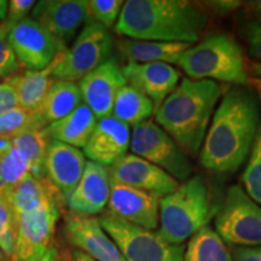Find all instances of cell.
<instances>
[{"label": "cell", "mask_w": 261, "mask_h": 261, "mask_svg": "<svg viewBox=\"0 0 261 261\" xmlns=\"http://www.w3.org/2000/svg\"><path fill=\"white\" fill-rule=\"evenodd\" d=\"M246 194L261 207V125L242 174Z\"/></svg>", "instance_id": "32"}, {"label": "cell", "mask_w": 261, "mask_h": 261, "mask_svg": "<svg viewBox=\"0 0 261 261\" xmlns=\"http://www.w3.org/2000/svg\"><path fill=\"white\" fill-rule=\"evenodd\" d=\"M67 240L94 261H126L119 247L108 234L98 218L70 213L65 215Z\"/></svg>", "instance_id": "13"}, {"label": "cell", "mask_w": 261, "mask_h": 261, "mask_svg": "<svg viewBox=\"0 0 261 261\" xmlns=\"http://www.w3.org/2000/svg\"><path fill=\"white\" fill-rule=\"evenodd\" d=\"M259 100H260V103H261V94L259 93Z\"/></svg>", "instance_id": "46"}, {"label": "cell", "mask_w": 261, "mask_h": 261, "mask_svg": "<svg viewBox=\"0 0 261 261\" xmlns=\"http://www.w3.org/2000/svg\"><path fill=\"white\" fill-rule=\"evenodd\" d=\"M260 127V100L244 86H232L213 114L200 150L208 171L233 173L246 161Z\"/></svg>", "instance_id": "1"}, {"label": "cell", "mask_w": 261, "mask_h": 261, "mask_svg": "<svg viewBox=\"0 0 261 261\" xmlns=\"http://www.w3.org/2000/svg\"><path fill=\"white\" fill-rule=\"evenodd\" d=\"M129 144L130 127L110 115L98 120L84 148V155L90 161L110 167L127 155Z\"/></svg>", "instance_id": "17"}, {"label": "cell", "mask_w": 261, "mask_h": 261, "mask_svg": "<svg viewBox=\"0 0 261 261\" xmlns=\"http://www.w3.org/2000/svg\"><path fill=\"white\" fill-rule=\"evenodd\" d=\"M83 103L77 84L55 79L38 113L46 125L60 121Z\"/></svg>", "instance_id": "25"}, {"label": "cell", "mask_w": 261, "mask_h": 261, "mask_svg": "<svg viewBox=\"0 0 261 261\" xmlns=\"http://www.w3.org/2000/svg\"><path fill=\"white\" fill-rule=\"evenodd\" d=\"M122 6L121 0H90L87 2L86 22H94L109 31L116 24Z\"/></svg>", "instance_id": "34"}, {"label": "cell", "mask_w": 261, "mask_h": 261, "mask_svg": "<svg viewBox=\"0 0 261 261\" xmlns=\"http://www.w3.org/2000/svg\"><path fill=\"white\" fill-rule=\"evenodd\" d=\"M35 2L33 0H11L9 3V12L6 22L14 25L25 18V15L34 8Z\"/></svg>", "instance_id": "36"}, {"label": "cell", "mask_w": 261, "mask_h": 261, "mask_svg": "<svg viewBox=\"0 0 261 261\" xmlns=\"http://www.w3.org/2000/svg\"><path fill=\"white\" fill-rule=\"evenodd\" d=\"M109 196L110 178L108 167L87 161L79 184L65 200V203L71 213L93 217L104 211Z\"/></svg>", "instance_id": "18"}, {"label": "cell", "mask_w": 261, "mask_h": 261, "mask_svg": "<svg viewBox=\"0 0 261 261\" xmlns=\"http://www.w3.org/2000/svg\"><path fill=\"white\" fill-rule=\"evenodd\" d=\"M55 67L56 58L45 69L28 70L21 75H14L6 80V83L14 87L19 108L29 112H38L55 81L52 77Z\"/></svg>", "instance_id": "23"}, {"label": "cell", "mask_w": 261, "mask_h": 261, "mask_svg": "<svg viewBox=\"0 0 261 261\" xmlns=\"http://www.w3.org/2000/svg\"><path fill=\"white\" fill-rule=\"evenodd\" d=\"M160 198L150 192L110 181L108 212L127 223L152 231L159 225Z\"/></svg>", "instance_id": "15"}, {"label": "cell", "mask_w": 261, "mask_h": 261, "mask_svg": "<svg viewBox=\"0 0 261 261\" xmlns=\"http://www.w3.org/2000/svg\"><path fill=\"white\" fill-rule=\"evenodd\" d=\"M86 0H42L33 8V19L67 45L86 22Z\"/></svg>", "instance_id": "16"}, {"label": "cell", "mask_w": 261, "mask_h": 261, "mask_svg": "<svg viewBox=\"0 0 261 261\" xmlns=\"http://www.w3.org/2000/svg\"><path fill=\"white\" fill-rule=\"evenodd\" d=\"M12 25L4 22L0 24V77L14 75L19 69V62L9 41V32Z\"/></svg>", "instance_id": "35"}, {"label": "cell", "mask_w": 261, "mask_h": 261, "mask_svg": "<svg viewBox=\"0 0 261 261\" xmlns=\"http://www.w3.org/2000/svg\"><path fill=\"white\" fill-rule=\"evenodd\" d=\"M0 168L8 192L31 173V165L12 144L0 155Z\"/></svg>", "instance_id": "31"}, {"label": "cell", "mask_w": 261, "mask_h": 261, "mask_svg": "<svg viewBox=\"0 0 261 261\" xmlns=\"http://www.w3.org/2000/svg\"><path fill=\"white\" fill-rule=\"evenodd\" d=\"M0 261H6V260H0Z\"/></svg>", "instance_id": "47"}, {"label": "cell", "mask_w": 261, "mask_h": 261, "mask_svg": "<svg viewBox=\"0 0 261 261\" xmlns=\"http://www.w3.org/2000/svg\"><path fill=\"white\" fill-rule=\"evenodd\" d=\"M252 69L254 71V74H255L256 76H259L260 80H261V63H253L252 64Z\"/></svg>", "instance_id": "42"}, {"label": "cell", "mask_w": 261, "mask_h": 261, "mask_svg": "<svg viewBox=\"0 0 261 261\" xmlns=\"http://www.w3.org/2000/svg\"><path fill=\"white\" fill-rule=\"evenodd\" d=\"M233 261H261L257 248L238 247L233 250Z\"/></svg>", "instance_id": "38"}, {"label": "cell", "mask_w": 261, "mask_h": 261, "mask_svg": "<svg viewBox=\"0 0 261 261\" xmlns=\"http://www.w3.org/2000/svg\"><path fill=\"white\" fill-rule=\"evenodd\" d=\"M0 260H5V256H4V254L2 253V250H0Z\"/></svg>", "instance_id": "44"}, {"label": "cell", "mask_w": 261, "mask_h": 261, "mask_svg": "<svg viewBox=\"0 0 261 261\" xmlns=\"http://www.w3.org/2000/svg\"><path fill=\"white\" fill-rule=\"evenodd\" d=\"M114 40L103 25L86 22L73 45L56 57L54 79L75 83L110 58Z\"/></svg>", "instance_id": "7"}, {"label": "cell", "mask_w": 261, "mask_h": 261, "mask_svg": "<svg viewBox=\"0 0 261 261\" xmlns=\"http://www.w3.org/2000/svg\"><path fill=\"white\" fill-rule=\"evenodd\" d=\"M215 228L224 242L240 247H261V207L242 188L232 185L215 218Z\"/></svg>", "instance_id": "9"}, {"label": "cell", "mask_w": 261, "mask_h": 261, "mask_svg": "<svg viewBox=\"0 0 261 261\" xmlns=\"http://www.w3.org/2000/svg\"><path fill=\"white\" fill-rule=\"evenodd\" d=\"M97 121L98 119L92 110L85 103H81L69 115L48 125L46 132L51 140L84 149L92 135Z\"/></svg>", "instance_id": "21"}, {"label": "cell", "mask_w": 261, "mask_h": 261, "mask_svg": "<svg viewBox=\"0 0 261 261\" xmlns=\"http://www.w3.org/2000/svg\"><path fill=\"white\" fill-rule=\"evenodd\" d=\"M192 46L187 42H165L122 39L117 47L130 63H167L177 64L184 51Z\"/></svg>", "instance_id": "22"}, {"label": "cell", "mask_w": 261, "mask_h": 261, "mask_svg": "<svg viewBox=\"0 0 261 261\" xmlns=\"http://www.w3.org/2000/svg\"><path fill=\"white\" fill-rule=\"evenodd\" d=\"M184 261H232V256L219 234L204 226L189 240Z\"/></svg>", "instance_id": "27"}, {"label": "cell", "mask_w": 261, "mask_h": 261, "mask_svg": "<svg viewBox=\"0 0 261 261\" xmlns=\"http://www.w3.org/2000/svg\"><path fill=\"white\" fill-rule=\"evenodd\" d=\"M60 261H94L92 257H90L87 254L81 252L79 249H74L71 252L67 253L63 257H60Z\"/></svg>", "instance_id": "39"}, {"label": "cell", "mask_w": 261, "mask_h": 261, "mask_svg": "<svg viewBox=\"0 0 261 261\" xmlns=\"http://www.w3.org/2000/svg\"><path fill=\"white\" fill-rule=\"evenodd\" d=\"M108 171L110 181L150 192L159 197L171 194L179 187V181L168 173L133 154L123 156L108 167Z\"/></svg>", "instance_id": "12"}, {"label": "cell", "mask_w": 261, "mask_h": 261, "mask_svg": "<svg viewBox=\"0 0 261 261\" xmlns=\"http://www.w3.org/2000/svg\"><path fill=\"white\" fill-rule=\"evenodd\" d=\"M38 261H60V253H58L56 248L51 247L46 252V254Z\"/></svg>", "instance_id": "40"}, {"label": "cell", "mask_w": 261, "mask_h": 261, "mask_svg": "<svg viewBox=\"0 0 261 261\" xmlns=\"http://www.w3.org/2000/svg\"><path fill=\"white\" fill-rule=\"evenodd\" d=\"M51 139L46 128L27 130L11 138V144L27 159L31 165V173L35 177H46L45 159Z\"/></svg>", "instance_id": "28"}, {"label": "cell", "mask_w": 261, "mask_h": 261, "mask_svg": "<svg viewBox=\"0 0 261 261\" xmlns=\"http://www.w3.org/2000/svg\"><path fill=\"white\" fill-rule=\"evenodd\" d=\"M252 84L256 87V90L259 91V93L261 94V80L260 79H253Z\"/></svg>", "instance_id": "43"}, {"label": "cell", "mask_w": 261, "mask_h": 261, "mask_svg": "<svg viewBox=\"0 0 261 261\" xmlns=\"http://www.w3.org/2000/svg\"><path fill=\"white\" fill-rule=\"evenodd\" d=\"M177 64L194 80L243 86L249 84L242 48L225 33L212 34L181 54Z\"/></svg>", "instance_id": "5"}, {"label": "cell", "mask_w": 261, "mask_h": 261, "mask_svg": "<svg viewBox=\"0 0 261 261\" xmlns=\"http://www.w3.org/2000/svg\"><path fill=\"white\" fill-rule=\"evenodd\" d=\"M127 84L144 93L155 110L173 92L180 80V71L167 63H130L121 68Z\"/></svg>", "instance_id": "19"}, {"label": "cell", "mask_w": 261, "mask_h": 261, "mask_svg": "<svg viewBox=\"0 0 261 261\" xmlns=\"http://www.w3.org/2000/svg\"><path fill=\"white\" fill-rule=\"evenodd\" d=\"M9 41L18 62L31 70L48 67L67 47L33 18L25 17L12 25Z\"/></svg>", "instance_id": "11"}, {"label": "cell", "mask_w": 261, "mask_h": 261, "mask_svg": "<svg viewBox=\"0 0 261 261\" xmlns=\"http://www.w3.org/2000/svg\"><path fill=\"white\" fill-rule=\"evenodd\" d=\"M152 112H155L154 103L144 93L126 84L116 94L112 116L127 126L133 127L148 121Z\"/></svg>", "instance_id": "26"}, {"label": "cell", "mask_w": 261, "mask_h": 261, "mask_svg": "<svg viewBox=\"0 0 261 261\" xmlns=\"http://www.w3.org/2000/svg\"><path fill=\"white\" fill-rule=\"evenodd\" d=\"M60 201L14 213L16 223V261H38L52 247L60 219Z\"/></svg>", "instance_id": "10"}, {"label": "cell", "mask_w": 261, "mask_h": 261, "mask_svg": "<svg viewBox=\"0 0 261 261\" xmlns=\"http://www.w3.org/2000/svg\"><path fill=\"white\" fill-rule=\"evenodd\" d=\"M257 249H259V253H260V257H261V247H259V248H257Z\"/></svg>", "instance_id": "45"}, {"label": "cell", "mask_w": 261, "mask_h": 261, "mask_svg": "<svg viewBox=\"0 0 261 261\" xmlns=\"http://www.w3.org/2000/svg\"><path fill=\"white\" fill-rule=\"evenodd\" d=\"M129 149L133 155L158 166L175 180L190 178L192 163L189 156L154 121L148 120L132 127Z\"/></svg>", "instance_id": "8"}, {"label": "cell", "mask_w": 261, "mask_h": 261, "mask_svg": "<svg viewBox=\"0 0 261 261\" xmlns=\"http://www.w3.org/2000/svg\"><path fill=\"white\" fill-rule=\"evenodd\" d=\"M16 108H19V103L14 87L6 81L0 84V115Z\"/></svg>", "instance_id": "37"}, {"label": "cell", "mask_w": 261, "mask_h": 261, "mask_svg": "<svg viewBox=\"0 0 261 261\" xmlns=\"http://www.w3.org/2000/svg\"><path fill=\"white\" fill-rule=\"evenodd\" d=\"M127 81L121 68L114 58L97 67L79 81L84 103L92 110L98 120L112 115L114 100Z\"/></svg>", "instance_id": "14"}, {"label": "cell", "mask_w": 261, "mask_h": 261, "mask_svg": "<svg viewBox=\"0 0 261 261\" xmlns=\"http://www.w3.org/2000/svg\"><path fill=\"white\" fill-rule=\"evenodd\" d=\"M6 200L11 205L12 212L18 213V212L37 208L51 201L63 202L64 198L47 177L39 178L28 174L23 180L19 181L8 192Z\"/></svg>", "instance_id": "24"}, {"label": "cell", "mask_w": 261, "mask_h": 261, "mask_svg": "<svg viewBox=\"0 0 261 261\" xmlns=\"http://www.w3.org/2000/svg\"><path fill=\"white\" fill-rule=\"evenodd\" d=\"M238 33L247 44L250 56L261 63V2L249 5L238 16Z\"/></svg>", "instance_id": "30"}, {"label": "cell", "mask_w": 261, "mask_h": 261, "mask_svg": "<svg viewBox=\"0 0 261 261\" xmlns=\"http://www.w3.org/2000/svg\"><path fill=\"white\" fill-rule=\"evenodd\" d=\"M6 195H8V188H6L4 179H3L2 168H0V197H6Z\"/></svg>", "instance_id": "41"}, {"label": "cell", "mask_w": 261, "mask_h": 261, "mask_svg": "<svg viewBox=\"0 0 261 261\" xmlns=\"http://www.w3.org/2000/svg\"><path fill=\"white\" fill-rule=\"evenodd\" d=\"M98 220L126 261H184L185 246L171 244L159 232L127 223L109 212Z\"/></svg>", "instance_id": "6"}, {"label": "cell", "mask_w": 261, "mask_h": 261, "mask_svg": "<svg viewBox=\"0 0 261 261\" xmlns=\"http://www.w3.org/2000/svg\"><path fill=\"white\" fill-rule=\"evenodd\" d=\"M86 159L80 149L51 140L45 159V173L64 201L79 184L86 166Z\"/></svg>", "instance_id": "20"}, {"label": "cell", "mask_w": 261, "mask_h": 261, "mask_svg": "<svg viewBox=\"0 0 261 261\" xmlns=\"http://www.w3.org/2000/svg\"><path fill=\"white\" fill-rule=\"evenodd\" d=\"M0 250L10 261H16L15 215L6 197H0Z\"/></svg>", "instance_id": "33"}, {"label": "cell", "mask_w": 261, "mask_h": 261, "mask_svg": "<svg viewBox=\"0 0 261 261\" xmlns=\"http://www.w3.org/2000/svg\"><path fill=\"white\" fill-rule=\"evenodd\" d=\"M46 122L38 112L16 108L0 115V138H14L27 130L46 128Z\"/></svg>", "instance_id": "29"}, {"label": "cell", "mask_w": 261, "mask_h": 261, "mask_svg": "<svg viewBox=\"0 0 261 261\" xmlns=\"http://www.w3.org/2000/svg\"><path fill=\"white\" fill-rule=\"evenodd\" d=\"M210 214V189L203 177L195 175L160 198L158 232L171 244H182L205 226Z\"/></svg>", "instance_id": "4"}, {"label": "cell", "mask_w": 261, "mask_h": 261, "mask_svg": "<svg viewBox=\"0 0 261 261\" xmlns=\"http://www.w3.org/2000/svg\"><path fill=\"white\" fill-rule=\"evenodd\" d=\"M207 23L205 12L185 0H128L123 3L115 32L135 40L192 45Z\"/></svg>", "instance_id": "2"}, {"label": "cell", "mask_w": 261, "mask_h": 261, "mask_svg": "<svg viewBox=\"0 0 261 261\" xmlns=\"http://www.w3.org/2000/svg\"><path fill=\"white\" fill-rule=\"evenodd\" d=\"M221 91L215 81L185 77L155 110L156 123L188 156L200 154Z\"/></svg>", "instance_id": "3"}]
</instances>
